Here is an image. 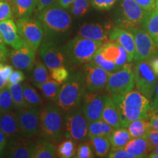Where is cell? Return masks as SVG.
<instances>
[{"label": "cell", "instance_id": "6da1fadb", "mask_svg": "<svg viewBox=\"0 0 158 158\" xmlns=\"http://www.w3.org/2000/svg\"><path fill=\"white\" fill-rule=\"evenodd\" d=\"M119 114L121 125L127 127L138 118H148L151 101L139 91L132 90L123 96L112 98Z\"/></svg>", "mask_w": 158, "mask_h": 158}, {"label": "cell", "instance_id": "7a4b0ae2", "mask_svg": "<svg viewBox=\"0 0 158 158\" xmlns=\"http://www.w3.org/2000/svg\"><path fill=\"white\" fill-rule=\"evenodd\" d=\"M86 88L84 74L72 75L60 88L56 100L57 106L66 111L76 109L82 101Z\"/></svg>", "mask_w": 158, "mask_h": 158}, {"label": "cell", "instance_id": "3957f363", "mask_svg": "<svg viewBox=\"0 0 158 158\" xmlns=\"http://www.w3.org/2000/svg\"><path fill=\"white\" fill-rule=\"evenodd\" d=\"M104 43L77 35L62 48L65 56L73 64H86L92 61L94 55Z\"/></svg>", "mask_w": 158, "mask_h": 158}, {"label": "cell", "instance_id": "277c9868", "mask_svg": "<svg viewBox=\"0 0 158 158\" xmlns=\"http://www.w3.org/2000/svg\"><path fill=\"white\" fill-rule=\"evenodd\" d=\"M37 13L39 21L47 34H62L70 28L72 22L70 15L58 4L48 6Z\"/></svg>", "mask_w": 158, "mask_h": 158}, {"label": "cell", "instance_id": "5b68a950", "mask_svg": "<svg viewBox=\"0 0 158 158\" xmlns=\"http://www.w3.org/2000/svg\"><path fill=\"white\" fill-rule=\"evenodd\" d=\"M40 133L47 139L58 141L62 138L64 119L61 108L53 105L45 107L40 112Z\"/></svg>", "mask_w": 158, "mask_h": 158}, {"label": "cell", "instance_id": "8992f818", "mask_svg": "<svg viewBox=\"0 0 158 158\" xmlns=\"http://www.w3.org/2000/svg\"><path fill=\"white\" fill-rule=\"evenodd\" d=\"M135 86L133 68L130 62L113 73H110L106 89L111 98L123 96L133 89Z\"/></svg>", "mask_w": 158, "mask_h": 158}, {"label": "cell", "instance_id": "52a82bcc", "mask_svg": "<svg viewBox=\"0 0 158 158\" xmlns=\"http://www.w3.org/2000/svg\"><path fill=\"white\" fill-rule=\"evenodd\" d=\"M133 73L137 90L151 100L157 86V75L151 67L149 59L137 62L133 68Z\"/></svg>", "mask_w": 158, "mask_h": 158}, {"label": "cell", "instance_id": "ba28073f", "mask_svg": "<svg viewBox=\"0 0 158 158\" xmlns=\"http://www.w3.org/2000/svg\"><path fill=\"white\" fill-rule=\"evenodd\" d=\"M89 124L82 109L72 110L64 118L65 137L75 141H84L88 136Z\"/></svg>", "mask_w": 158, "mask_h": 158}, {"label": "cell", "instance_id": "9c48e42d", "mask_svg": "<svg viewBox=\"0 0 158 158\" xmlns=\"http://www.w3.org/2000/svg\"><path fill=\"white\" fill-rule=\"evenodd\" d=\"M19 33L23 41L37 50L44 37V29L39 20L30 17L18 19L16 21Z\"/></svg>", "mask_w": 158, "mask_h": 158}, {"label": "cell", "instance_id": "30bf717a", "mask_svg": "<svg viewBox=\"0 0 158 158\" xmlns=\"http://www.w3.org/2000/svg\"><path fill=\"white\" fill-rule=\"evenodd\" d=\"M133 33L135 43V53L134 61L149 60L155 56L158 52V45L147 31L140 27L128 29Z\"/></svg>", "mask_w": 158, "mask_h": 158}, {"label": "cell", "instance_id": "8fae6325", "mask_svg": "<svg viewBox=\"0 0 158 158\" xmlns=\"http://www.w3.org/2000/svg\"><path fill=\"white\" fill-rule=\"evenodd\" d=\"M120 9L122 13L120 27L127 29L131 27H142L149 13L142 8L135 0H120Z\"/></svg>", "mask_w": 158, "mask_h": 158}, {"label": "cell", "instance_id": "7c38bea8", "mask_svg": "<svg viewBox=\"0 0 158 158\" xmlns=\"http://www.w3.org/2000/svg\"><path fill=\"white\" fill-rule=\"evenodd\" d=\"M18 119L20 132L27 138L34 137L40 132V113L36 107H27L18 109Z\"/></svg>", "mask_w": 158, "mask_h": 158}, {"label": "cell", "instance_id": "4fadbf2b", "mask_svg": "<svg viewBox=\"0 0 158 158\" xmlns=\"http://www.w3.org/2000/svg\"><path fill=\"white\" fill-rule=\"evenodd\" d=\"M83 74L86 89L90 92H96L106 88L110 73L91 61L84 66Z\"/></svg>", "mask_w": 158, "mask_h": 158}, {"label": "cell", "instance_id": "5bb4252c", "mask_svg": "<svg viewBox=\"0 0 158 158\" xmlns=\"http://www.w3.org/2000/svg\"><path fill=\"white\" fill-rule=\"evenodd\" d=\"M106 95L94 92L85 93L83 98L82 110L89 122L101 119Z\"/></svg>", "mask_w": 158, "mask_h": 158}, {"label": "cell", "instance_id": "9a60e30c", "mask_svg": "<svg viewBox=\"0 0 158 158\" xmlns=\"http://www.w3.org/2000/svg\"><path fill=\"white\" fill-rule=\"evenodd\" d=\"M39 48L40 55L49 70L64 64L66 56L62 48L51 40L43 41Z\"/></svg>", "mask_w": 158, "mask_h": 158}, {"label": "cell", "instance_id": "2e32d148", "mask_svg": "<svg viewBox=\"0 0 158 158\" xmlns=\"http://www.w3.org/2000/svg\"><path fill=\"white\" fill-rule=\"evenodd\" d=\"M36 51L27 43L10 53V60L14 68L20 70H30L35 64Z\"/></svg>", "mask_w": 158, "mask_h": 158}, {"label": "cell", "instance_id": "e0dca14e", "mask_svg": "<svg viewBox=\"0 0 158 158\" xmlns=\"http://www.w3.org/2000/svg\"><path fill=\"white\" fill-rule=\"evenodd\" d=\"M98 51L106 61L114 63L120 69L130 62L129 54L127 51L114 41L108 40L103 43Z\"/></svg>", "mask_w": 158, "mask_h": 158}, {"label": "cell", "instance_id": "ac0fdd59", "mask_svg": "<svg viewBox=\"0 0 158 158\" xmlns=\"http://www.w3.org/2000/svg\"><path fill=\"white\" fill-rule=\"evenodd\" d=\"M36 144L26 138H13L7 143L5 155L8 157L30 158L32 157Z\"/></svg>", "mask_w": 158, "mask_h": 158}, {"label": "cell", "instance_id": "d6986e66", "mask_svg": "<svg viewBox=\"0 0 158 158\" xmlns=\"http://www.w3.org/2000/svg\"><path fill=\"white\" fill-rule=\"evenodd\" d=\"M111 29L110 23H84L79 28L78 35L105 43L109 40V34Z\"/></svg>", "mask_w": 158, "mask_h": 158}, {"label": "cell", "instance_id": "ffe728a7", "mask_svg": "<svg viewBox=\"0 0 158 158\" xmlns=\"http://www.w3.org/2000/svg\"><path fill=\"white\" fill-rule=\"evenodd\" d=\"M109 40L114 41L122 45L129 54L130 62L134 60L135 53V43L133 33L127 29L116 27L110 30Z\"/></svg>", "mask_w": 158, "mask_h": 158}, {"label": "cell", "instance_id": "44dd1931", "mask_svg": "<svg viewBox=\"0 0 158 158\" xmlns=\"http://www.w3.org/2000/svg\"><path fill=\"white\" fill-rule=\"evenodd\" d=\"M0 33L5 44L13 49L19 48L26 43L20 36L16 23L13 19L0 22Z\"/></svg>", "mask_w": 158, "mask_h": 158}, {"label": "cell", "instance_id": "7402d4cb", "mask_svg": "<svg viewBox=\"0 0 158 158\" xmlns=\"http://www.w3.org/2000/svg\"><path fill=\"white\" fill-rule=\"evenodd\" d=\"M0 130L7 138H16L21 133L17 113L12 110L0 114Z\"/></svg>", "mask_w": 158, "mask_h": 158}, {"label": "cell", "instance_id": "603a6c76", "mask_svg": "<svg viewBox=\"0 0 158 158\" xmlns=\"http://www.w3.org/2000/svg\"><path fill=\"white\" fill-rule=\"evenodd\" d=\"M101 119L110 124L114 128L122 127L121 120L116 105L111 97L109 95H106Z\"/></svg>", "mask_w": 158, "mask_h": 158}, {"label": "cell", "instance_id": "cb8c5ba5", "mask_svg": "<svg viewBox=\"0 0 158 158\" xmlns=\"http://www.w3.org/2000/svg\"><path fill=\"white\" fill-rule=\"evenodd\" d=\"M37 0H12L13 15L18 19L30 17L37 8Z\"/></svg>", "mask_w": 158, "mask_h": 158}, {"label": "cell", "instance_id": "d4e9b609", "mask_svg": "<svg viewBox=\"0 0 158 158\" xmlns=\"http://www.w3.org/2000/svg\"><path fill=\"white\" fill-rule=\"evenodd\" d=\"M134 158L145 157L149 153V144L146 138H132L124 147Z\"/></svg>", "mask_w": 158, "mask_h": 158}, {"label": "cell", "instance_id": "484cf974", "mask_svg": "<svg viewBox=\"0 0 158 158\" xmlns=\"http://www.w3.org/2000/svg\"><path fill=\"white\" fill-rule=\"evenodd\" d=\"M127 128L132 138H146L149 130L152 129L150 121L148 118L134 120L128 124Z\"/></svg>", "mask_w": 158, "mask_h": 158}, {"label": "cell", "instance_id": "4316f807", "mask_svg": "<svg viewBox=\"0 0 158 158\" xmlns=\"http://www.w3.org/2000/svg\"><path fill=\"white\" fill-rule=\"evenodd\" d=\"M56 156V146L50 141H42L35 146L32 158H53Z\"/></svg>", "mask_w": 158, "mask_h": 158}, {"label": "cell", "instance_id": "83f0119b", "mask_svg": "<svg viewBox=\"0 0 158 158\" xmlns=\"http://www.w3.org/2000/svg\"><path fill=\"white\" fill-rule=\"evenodd\" d=\"M114 127L102 119L89 122L88 128V137L93 136H109L114 130Z\"/></svg>", "mask_w": 158, "mask_h": 158}, {"label": "cell", "instance_id": "f1b7e54d", "mask_svg": "<svg viewBox=\"0 0 158 158\" xmlns=\"http://www.w3.org/2000/svg\"><path fill=\"white\" fill-rule=\"evenodd\" d=\"M95 155L99 157H104L109 153L110 144L109 137L108 136H93L89 138Z\"/></svg>", "mask_w": 158, "mask_h": 158}, {"label": "cell", "instance_id": "f546056e", "mask_svg": "<svg viewBox=\"0 0 158 158\" xmlns=\"http://www.w3.org/2000/svg\"><path fill=\"white\" fill-rule=\"evenodd\" d=\"M109 139L112 148H124L132 137L127 127H120L114 129Z\"/></svg>", "mask_w": 158, "mask_h": 158}, {"label": "cell", "instance_id": "4dcf8cb0", "mask_svg": "<svg viewBox=\"0 0 158 158\" xmlns=\"http://www.w3.org/2000/svg\"><path fill=\"white\" fill-rule=\"evenodd\" d=\"M142 28L149 33L158 45V9L149 12L142 25Z\"/></svg>", "mask_w": 158, "mask_h": 158}, {"label": "cell", "instance_id": "1f68e13d", "mask_svg": "<svg viewBox=\"0 0 158 158\" xmlns=\"http://www.w3.org/2000/svg\"><path fill=\"white\" fill-rule=\"evenodd\" d=\"M36 86L41 90L45 98L50 100H55V101H56L61 88L60 84H59L58 83L52 79H50L48 81L43 83V84L37 85Z\"/></svg>", "mask_w": 158, "mask_h": 158}, {"label": "cell", "instance_id": "d6a6232c", "mask_svg": "<svg viewBox=\"0 0 158 158\" xmlns=\"http://www.w3.org/2000/svg\"><path fill=\"white\" fill-rule=\"evenodd\" d=\"M7 86L9 88L10 91L13 103H14L15 108L21 109V108L29 106L27 102H26L24 95H23V84L20 83V84L10 85V86Z\"/></svg>", "mask_w": 158, "mask_h": 158}, {"label": "cell", "instance_id": "836d02e7", "mask_svg": "<svg viewBox=\"0 0 158 158\" xmlns=\"http://www.w3.org/2000/svg\"><path fill=\"white\" fill-rule=\"evenodd\" d=\"M23 95L27 105L31 107H37L43 104V99L35 88L27 83L23 84Z\"/></svg>", "mask_w": 158, "mask_h": 158}, {"label": "cell", "instance_id": "e575fe53", "mask_svg": "<svg viewBox=\"0 0 158 158\" xmlns=\"http://www.w3.org/2000/svg\"><path fill=\"white\" fill-rule=\"evenodd\" d=\"M76 150L77 148L74 140L67 138L57 147V157L61 158L75 157Z\"/></svg>", "mask_w": 158, "mask_h": 158}, {"label": "cell", "instance_id": "d590c367", "mask_svg": "<svg viewBox=\"0 0 158 158\" xmlns=\"http://www.w3.org/2000/svg\"><path fill=\"white\" fill-rule=\"evenodd\" d=\"M47 68H48L46 67V65L41 61H37L35 62L32 74V79L35 86L43 84V83L50 80L51 78L48 75Z\"/></svg>", "mask_w": 158, "mask_h": 158}, {"label": "cell", "instance_id": "8d00e7d4", "mask_svg": "<svg viewBox=\"0 0 158 158\" xmlns=\"http://www.w3.org/2000/svg\"><path fill=\"white\" fill-rule=\"evenodd\" d=\"M15 108L13 98L9 88H5L0 90V114L12 110Z\"/></svg>", "mask_w": 158, "mask_h": 158}, {"label": "cell", "instance_id": "74e56055", "mask_svg": "<svg viewBox=\"0 0 158 158\" xmlns=\"http://www.w3.org/2000/svg\"><path fill=\"white\" fill-rule=\"evenodd\" d=\"M91 5V0H76L70 7L71 13L75 17H82L87 13Z\"/></svg>", "mask_w": 158, "mask_h": 158}, {"label": "cell", "instance_id": "f35d334b", "mask_svg": "<svg viewBox=\"0 0 158 158\" xmlns=\"http://www.w3.org/2000/svg\"><path fill=\"white\" fill-rule=\"evenodd\" d=\"M50 74L51 79L60 85L64 84L70 78L69 71L64 65L51 70Z\"/></svg>", "mask_w": 158, "mask_h": 158}, {"label": "cell", "instance_id": "ab89813d", "mask_svg": "<svg viewBox=\"0 0 158 158\" xmlns=\"http://www.w3.org/2000/svg\"><path fill=\"white\" fill-rule=\"evenodd\" d=\"M92 62L98 64V66L101 67L102 69H104L105 70H106L109 73H115L118 70H120V68L116 64L106 61L102 57V54H100L99 51H98V52L94 55V58L92 59Z\"/></svg>", "mask_w": 158, "mask_h": 158}, {"label": "cell", "instance_id": "60d3db41", "mask_svg": "<svg viewBox=\"0 0 158 158\" xmlns=\"http://www.w3.org/2000/svg\"><path fill=\"white\" fill-rule=\"evenodd\" d=\"M13 18V10L10 2L0 0V22Z\"/></svg>", "mask_w": 158, "mask_h": 158}, {"label": "cell", "instance_id": "b9f144b4", "mask_svg": "<svg viewBox=\"0 0 158 158\" xmlns=\"http://www.w3.org/2000/svg\"><path fill=\"white\" fill-rule=\"evenodd\" d=\"M13 71L10 65L0 63V90L7 86V81Z\"/></svg>", "mask_w": 158, "mask_h": 158}, {"label": "cell", "instance_id": "7bdbcfd3", "mask_svg": "<svg viewBox=\"0 0 158 158\" xmlns=\"http://www.w3.org/2000/svg\"><path fill=\"white\" fill-rule=\"evenodd\" d=\"M75 157L77 158H92L94 157L92 147L90 143H82L79 144L77 147L76 154Z\"/></svg>", "mask_w": 158, "mask_h": 158}, {"label": "cell", "instance_id": "ee69618b", "mask_svg": "<svg viewBox=\"0 0 158 158\" xmlns=\"http://www.w3.org/2000/svg\"><path fill=\"white\" fill-rule=\"evenodd\" d=\"M117 0H91L92 6L98 10H109Z\"/></svg>", "mask_w": 158, "mask_h": 158}, {"label": "cell", "instance_id": "f6af8a7d", "mask_svg": "<svg viewBox=\"0 0 158 158\" xmlns=\"http://www.w3.org/2000/svg\"><path fill=\"white\" fill-rule=\"evenodd\" d=\"M107 157L110 158H134L124 148H112Z\"/></svg>", "mask_w": 158, "mask_h": 158}, {"label": "cell", "instance_id": "bcb514c9", "mask_svg": "<svg viewBox=\"0 0 158 158\" xmlns=\"http://www.w3.org/2000/svg\"><path fill=\"white\" fill-rule=\"evenodd\" d=\"M25 76L23 74L22 71L15 70H13L10 76L8 81H7V86H10V85H13L16 84H20L24 81Z\"/></svg>", "mask_w": 158, "mask_h": 158}, {"label": "cell", "instance_id": "7dc6e473", "mask_svg": "<svg viewBox=\"0 0 158 158\" xmlns=\"http://www.w3.org/2000/svg\"><path fill=\"white\" fill-rule=\"evenodd\" d=\"M146 138H147L148 144H149V149L150 153L152 151L154 148L158 144V130H150Z\"/></svg>", "mask_w": 158, "mask_h": 158}, {"label": "cell", "instance_id": "c3c4849f", "mask_svg": "<svg viewBox=\"0 0 158 158\" xmlns=\"http://www.w3.org/2000/svg\"><path fill=\"white\" fill-rule=\"evenodd\" d=\"M142 8L148 12H151L157 8L156 1L157 0H135Z\"/></svg>", "mask_w": 158, "mask_h": 158}, {"label": "cell", "instance_id": "681fc988", "mask_svg": "<svg viewBox=\"0 0 158 158\" xmlns=\"http://www.w3.org/2000/svg\"><path fill=\"white\" fill-rule=\"evenodd\" d=\"M148 118L150 121L152 129L158 130V108L154 110H149Z\"/></svg>", "mask_w": 158, "mask_h": 158}, {"label": "cell", "instance_id": "f907efd6", "mask_svg": "<svg viewBox=\"0 0 158 158\" xmlns=\"http://www.w3.org/2000/svg\"><path fill=\"white\" fill-rule=\"evenodd\" d=\"M57 1L58 0H37L36 12L38 13V12L41 11L42 10L45 9V7L54 5Z\"/></svg>", "mask_w": 158, "mask_h": 158}, {"label": "cell", "instance_id": "816d5d0a", "mask_svg": "<svg viewBox=\"0 0 158 158\" xmlns=\"http://www.w3.org/2000/svg\"><path fill=\"white\" fill-rule=\"evenodd\" d=\"M7 145V137L5 133L0 130V155H3L4 152Z\"/></svg>", "mask_w": 158, "mask_h": 158}, {"label": "cell", "instance_id": "f5cc1de1", "mask_svg": "<svg viewBox=\"0 0 158 158\" xmlns=\"http://www.w3.org/2000/svg\"><path fill=\"white\" fill-rule=\"evenodd\" d=\"M158 108V79H157V86H156L155 92V94L152 97L151 100V108L150 110H154Z\"/></svg>", "mask_w": 158, "mask_h": 158}, {"label": "cell", "instance_id": "db71d44e", "mask_svg": "<svg viewBox=\"0 0 158 158\" xmlns=\"http://www.w3.org/2000/svg\"><path fill=\"white\" fill-rule=\"evenodd\" d=\"M75 1L76 0H58L57 4L62 8L68 9L70 8L71 5L74 3Z\"/></svg>", "mask_w": 158, "mask_h": 158}, {"label": "cell", "instance_id": "11a10c76", "mask_svg": "<svg viewBox=\"0 0 158 158\" xmlns=\"http://www.w3.org/2000/svg\"><path fill=\"white\" fill-rule=\"evenodd\" d=\"M149 63L155 73L158 76V56H155L149 59Z\"/></svg>", "mask_w": 158, "mask_h": 158}, {"label": "cell", "instance_id": "9f6ffc18", "mask_svg": "<svg viewBox=\"0 0 158 158\" xmlns=\"http://www.w3.org/2000/svg\"><path fill=\"white\" fill-rule=\"evenodd\" d=\"M147 157L150 158H158V144L154 148L152 152H150L147 155Z\"/></svg>", "mask_w": 158, "mask_h": 158}, {"label": "cell", "instance_id": "6f0895ef", "mask_svg": "<svg viewBox=\"0 0 158 158\" xmlns=\"http://www.w3.org/2000/svg\"><path fill=\"white\" fill-rule=\"evenodd\" d=\"M10 54L8 51L0 50V62H4L7 59V57Z\"/></svg>", "mask_w": 158, "mask_h": 158}, {"label": "cell", "instance_id": "680465c9", "mask_svg": "<svg viewBox=\"0 0 158 158\" xmlns=\"http://www.w3.org/2000/svg\"><path fill=\"white\" fill-rule=\"evenodd\" d=\"M0 50L8 51V49L6 48L5 43V41H4L3 37H2V36L1 33H0Z\"/></svg>", "mask_w": 158, "mask_h": 158}, {"label": "cell", "instance_id": "91938a15", "mask_svg": "<svg viewBox=\"0 0 158 158\" xmlns=\"http://www.w3.org/2000/svg\"><path fill=\"white\" fill-rule=\"evenodd\" d=\"M156 6H157V8L158 9V0L156 1Z\"/></svg>", "mask_w": 158, "mask_h": 158}, {"label": "cell", "instance_id": "94428289", "mask_svg": "<svg viewBox=\"0 0 158 158\" xmlns=\"http://www.w3.org/2000/svg\"><path fill=\"white\" fill-rule=\"evenodd\" d=\"M7 1H8L9 2H10V3H11V1H12V0H7Z\"/></svg>", "mask_w": 158, "mask_h": 158}]
</instances>
